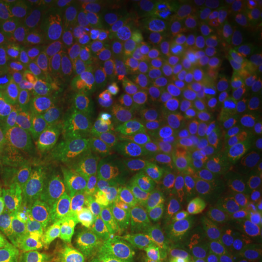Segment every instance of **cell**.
Listing matches in <instances>:
<instances>
[{
    "label": "cell",
    "instance_id": "obj_21",
    "mask_svg": "<svg viewBox=\"0 0 262 262\" xmlns=\"http://www.w3.org/2000/svg\"><path fill=\"white\" fill-rule=\"evenodd\" d=\"M84 169L94 184H102L118 165V162L131 150H127L124 139L106 137L84 143L77 147Z\"/></svg>",
    "mask_w": 262,
    "mask_h": 262
},
{
    "label": "cell",
    "instance_id": "obj_6",
    "mask_svg": "<svg viewBox=\"0 0 262 262\" xmlns=\"http://www.w3.org/2000/svg\"><path fill=\"white\" fill-rule=\"evenodd\" d=\"M136 115L120 89L110 86L89 92L76 115L72 131L80 137H105L128 131Z\"/></svg>",
    "mask_w": 262,
    "mask_h": 262
},
{
    "label": "cell",
    "instance_id": "obj_34",
    "mask_svg": "<svg viewBox=\"0 0 262 262\" xmlns=\"http://www.w3.org/2000/svg\"><path fill=\"white\" fill-rule=\"evenodd\" d=\"M18 262H56L54 255L48 252L47 249L39 244L34 234L32 241L29 242L27 249L20 255Z\"/></svg>",
    "mask_w": 262,
    "mask_h": 262
},
{
    "label": "cell",
    "instance_id": "obj_9",
    "mask_svg": "<svg viewBox=\"0 0 262 262\" xmlns=\"http://www.w3.org/2000/svg\"><path fill=\"white\" fill-rule=\"evenodd\" d=\"M191 151L170 160L147 182V217L162 230L182 227L185 162Z\"/></svg>",
    "mask_w": 262,
    "mask_h": 262
},
{
    "label": "cell",
    "instance_id": "obj_3",
    "mask_svg": "<svg viewBox=\"0 0 262 262\" xmlns=\"http://www.w3.org/2000/svg\"><path fill=\"white\" fill-rule=\"evenodd\" d=\"M230 8L219 6L195 25L189 56V92L211 88L230 72V53L239 28Z\"/></svg>",
    "mask_w": 262,
    "mask_h": 262
},
{
    "label": "cell",
    "instance_id": "obj_37",
    "mask_svg": "<svg viewBox=\"0 0 262 262\" xmlns=\"http://www.w3.org/2000/svg\"><path fill=\"white\" fill-rule=\"evenodd\" d=\"M258 41H259V48H261V56H262V37H258Z\"/></svg>",
    "mask_w": 262,
    "mask_h": 262
},
{
    "label": "cell",
    "instance_id": "obj_18",
    "mask_svg": "<svg viewBox=\"0 0 262 262\" xmlns=\"http://www.w3.org/2000/svg\"><path fill=\"white\" fill-rule=\"evenodd\" d=\"M84 211L102 223L115 236H128L141 239L144 234L136 227L127 213L111 195L105 184H92L82 198Z\"/></svg>",
    "mask_w": 262,
    "mask_h": 262
},
{
    "label": "cell",
    "instance_id": "obj_24",
    "mask_svg": "<svg viewBox=\"0 0 262 262\" xmlns=\"http://www.w3.org/2000/svg\"><path fill=\"white\" fill-rule=\"evenodd\" d=\"M56 182L80 200L94 184L84 169L76 144H72V143L63 144L61 156H60L58 168L56 172Z\"/></svg>",
    "mask_w": 262,
    "mask_h": 262
},
{
    "label": "cell",
    "instance_id": "obj_30",
    "mask_svg": "<svg viewBox=\"0 0 262 262\" xmlns=\"http://www.w3.org/2000/svg\"><path fill=\"white\" fill-rule=\"evenodd\" d=\"M229 125L245 139L262 137V98L249 103L229 121Z\"/></svg>",
    "mask_w": 262,
    "mask_h": 262
},
{
    "label": "cell",
    "instance_id": "obj_14",
    "mask_svg": "<svg viewBox=\"0 0 262 262\" xmlns=\"http://www.w3.org/2000/svg\"><path fill=\"white\" fill-rule=\"evenodd\" d=\"M42 51L29 27V13L13 2H0V61L15 63Z\"/></svg>",
    "mask_w": 262,
    "mask_h": 262
},
{
    "label": "cell",
    "instance_id": "obj_28",
    "mask_svg": "<svg viewBox=\"0 0 262 262\" xmlns=\"http://www.w3.org/2000/svg\"><path fill=\"white\" fill-rule=\"evenodd\" d=\"M101 262H162V259L144 245V239L114 236L102 252Z\"/></svg>",
    "mask_w": 262,
    "mask_h": 262
},
{
    "label": "cell",
    "instance_id": "obj_13",
    "mask_svg": "<svg viewBox=\"0 0 262 262\" xmlns=\"http://www.w3.org/2000/svg\"><path fill=\"white\" fill-rule=\"evenodd\" d=\"M211 258L214 262H262V213L217 234Z\"/></svg>",
    "mask_w": 262,
    "mask_h": 262
},
{
    "label": "cell",
    "instance_id": "obj_35",
    "mask_svg": "<svg viewBox=\"0 0 262 262\" xmlns=\"http://www.w3.org/2000/svg\"><path fill=\"white\" fill-rule=\"evenodd\" d=\"M244 25L253 34L262 37V9H246L242 15Z\"/></svg>",
    "mask_w": 262,
    "mask_h": 262
},
{
    "label": "cell",
    "instance_id": "obj_23",
    "mask_svg": "<svg viewBox=\"0 0 262 262\" xmlns=\"http://www.w3.org/2000/svg\"><path fill=\"white\" fill-rule=\"evenodd\" d=\"M214 91L222 117L227 121H230L249 103L262 98L258 92L256 83L233 75L232 72H229L217 82Z\"/></svg>",
    "mask_w": 262,
    "mask_h": 262
},
{
    "label": "cell",
    "instance_id": "obj_8",
    "mask_svg": "<svg viewBox=\"0 0 262 262\" xmlns=\"http://www.w3.org/2000/svg\"><path fill=\"white\" fill-rule=\"evenodd\" d=\"M88 95L64 69L50 83L32 113L25 115L27 127L57 131H72L79 108Z\"/></svg>",
    "mask_w": 262,
    "mask_h": 262
},
{
    "label": "cell",
    "instance_id": "obj_5",
    "mask_svg": "<svg viewBox=\"0 0 262 262\" xmlns=\"http://www.w3.org/2000/svg\"><path fill=\"white\" fill-rule=\"evenodd\" d=\"M64 70L60 60L44 53L0 67V94L24 115L32 113L50 83Z\"/></svg>",
    "mask_w": 262,
    "mask_h": 262
},
{
    "label": "cell",
    "instance_id": "obj_11",
    "mask_svg": "<svg viewBox=\"0 0 262 262\" xmlns=\"http://www.w3.org/2000/svg\"><path fill=\"white\" fill-rule=\"evenodd\" d=\"M105 187L141 233L147 225V178L137 159L128 151L103 181Z\"/></svg>",
    "mask_w": 262,
    "mask_h": 262
},
{
    "label": "cell",
    "instance_id": "obj_7",
    "mask_svg": "<svg viewBox=\"0 0 262 262\" xmlns=\"http://www.w3.org/2000/svg\"><path fill=\"white\" fill-rule=\"evenodd\" d=\"M220 219L219 194L203 162L189 155L185 162L182 192V227L189 233L204 236Z\"/></svg>",
    "mask_w": 262,
    "mask_h": 262
},
{
    "label": "cell",
    "instance_id": "obj_15",
    "mask_svg": "<svg viewBox=\"0 0 262 262\" xmlns=\"http://www.w3.org/2000/svg\"><path fill=\"white\" fill-rule=\"evenodd\" d=\"M184 117L191 139L204 147L222 131L223 117L213 88H203L188 95Z\"/></svg>",
    "mask_w": 262,
    "mask_h": 262
},
{
    "label": "cell",
    "instance_id": "obj_2",
    "mask_svg": "<svg viewBox=\"0 0 262 262\" xmlns=\"http://www.w3.org/2000/svg\"><path fill=\"white\" fill-rule=\"evenodd\" d=\"M137 29L139 25L124 18L94 29L70 58L69 75L88 94L110 88L120 75L130 38Z\"/></svg>",
    "mask_w": 262,
    "mask_h": 262
},
{
    "label": "cell",
    "instance_id": "obj_22",
    "mask_svg": "<svg viewBox=\"0 0 262 262\" xmlns=\"http://www.w3.org/2000/svg\"><path fill=\"white\" fill-rule=\"evenodd\" d=\"M230 72L249 82L262 84V56L258 35L242 25L230 53Z\"/></svg>",
    "mask_w": 262,
    "mask_h": 262
},
{
    "label": "cell",
    "instance_id": "obj_26",
    "mask_svg": "<svg viewBox=\"0 0 262 262\" xmlns=\"http://www.w3.org/2000/svg\"><path fill=\"white\" fill-rule=\"evenodd\" d=\"M222 3L214 0H173L165 2L160 9L158 20L181 28L192 22H200L207 15L217 9ZM156 22V20H155Z\"/></svg>",
    "mask_w": 262,
    "mask_h": 262
},
{
    "label": "cell",
    "instance_id": "obj_12",
    "mask_svg": "<svg viewBox=\"0 0 262 262\" xmlns=\"http://www.w3.org/2000/svg\"><path fill=\"white\" fill-rule=\"evenodd\" d=\"M15 140L19 159L28 178L56 177L64 144L57 133L47 128L27 127L15 134Z\"/></svg>",
    "mask_w": 262,
    "mask_h": 262
},
{
    "label": "cell",
    "instance_id": "obj_31",
    "mask_svg": "<svg viewBox=\"0 0 262 262\" xmlns=\"http://www.w3.org/2000/svg\"><path fill=\"white\" fill-rule=\"evenodd\" d=\"M27 128L25 115L15 103L0 94V139L15 136Z\"/></svg>",
    "mask_w": 262,
    "mask_h": 262
},
{
    "label": "cell",
    "instance_id": "obj_20",
    "mask_svg": "<svg viewBox=\"0 0 262 262\" xmlns=\"http://www.w3.org/2000/svg\"><path fill=\"white\" fill-rule=\"evenodd\" d=\"M25 210L39 214H72L82 206V200L57 182H32L24 187Z\"/></svg>",
    "mask_w": 262,
    "mask_h": 262
},
{
    "label": "cell",
    "instance_id": "obj_33",
    "mask_svg": "<svg viewBox=\"0 0 262 262\" xmlns=\"http://www.w3.org/2000/svg\"><path fill=\"white\" fill-rule=\"evenodd\" d=\"M80 3L94 16L103 15V16H114L115 19H120L121 16L122 2L120 0H86Z\"/></svg>",
    "mask_w": 262,
    "mask_h": 262
},
{
    "label": "cell",
    "instance_id": "obj_29",
    "mask_svg": "<svg viewBox=\"0 0 262 262\" xmlns=\"http://www.w3.org/2000/svg\"><path fill=\"white\" fill-rule=\"evenodd\" d=\"M236 173L262 191V137L245 139Z\"/></svg>",
    "mask_w": 262,
    "mask_h": 262
},
{
    "label": "cell",
    "instance_id": "obj_25",
    "mask_svg": "<svg viewBox=\"0 0 262 262\" xmlns=\"http://www.w3.org/2000/svg\"><path fill=\"white\" fill-rule=\"evenodd\" d=\"M25 214L34 227L37 241L51 255L63 246L70 237L72 214H39L25 210Z\"/></svg>",
    "mask_w": 262,
    "mask_h": 262
},
{
    "label": "cell",
    "instance_id": "obj_19",
    "mask_svg": "<svg viewBox=\"0 0 262 262\" xmlns=\"http://www.w3.org/2000/svg\"><path fill=\"white\" fill-rule=\"evenodd\" d=\"M28 175L19 159L15 136L0 139V206L3 208H22V191Z\"/></svg>",
    "mask_w": 262,
    "mask_h": 262
},
{
    "label": "cell",
    "instance_id": "obj_32",
    "mask_svg": "<svg viewBox=\"0 0 262 262\" xmlns=\"http://www.w3.org/2000/svg\"><path fill=\"white\" fill-rule=\"evenodd\" d=\"M54 259L56 262H101L102 252L69 237V241L54 253Z\"/></svg>",
    "mask_w": 262,
    "mask_h": 262
},
{
    "label": "cell",
    "instance_id": "obj_36",
    "mask_svg": "<svg viewBox=\"0 0 262 262\" xmlns=\"http://www.w3.org/2000/svg\"><path fill=\"white\" fill-rule=\"evenodd\" d=\"M24 207H25V206H24ZM24 207H22V208H24ZM15 210H19V208H15ZM5 211H9V208H3V207L0 206V214H3Z\"/></svg>",
    "mask_w": 262,
    "mask_h": 262
},
{
    "label": "cell",
    "instance_id": "obj_4",
    "mask_svg": "<svg viewBox=\"0 0 262 262\" xmlns=\"http://www.w3.org/2000/svg\"><path fill=\"white\" fill-rule=\"evenodd\" d=\"M29 27L39 50L60 60L73 56L94 29H89L88 10L80 2H47L28 12Z\"/></svg>",
    "mask_w": 262,
    "mask_h": 262
},
{
    "label": "cell",
    "instance_id": "obj_16",
    "mask_svg": "<svg viewBox=\"0 0 262 262\" xmlns=\"http://www.w3.org/2000/svg\"><path fill=\"white\" fill-rule=\"evenodd\" d=\"M220 219L225 227L241 225L249 217L262 213V191L252 187L237 173L217 188Z\"/></svg>",
    "mask_w": 262,
    "mask_h": 262
},
{
    "label": "cell",
    "instance_id": "obj_10",
    "mask_svg": "<svg viewBox=\"0 0 262 262\" xmlns=\"http://www.w3.org/2000/svg\"><path fill=\"white\" fill-rule=\"evenodd\" d=\"M189 140L191 136L187 125L181 120H175L153 127L136 143V146L131 147V153L137 159L149 182L162 166L189 151Z\"/></svg>",
    "mask_w": 262,
    "mask_h": 262
},
{
    "label": "cell",
    "instance_id": "obj_27",
    "mask_svg": "<svg viewBox=\"0 0 262 262\" xmlns=\"http://www.w3.org/2000/svg\"><path fill=\"white\" fill-rule=\"evenodd\" d=\"M115 234L108 230L102 223H99L94 215H91L83 208L73 213L70 220V237L82 242L86 246L103 252L105 248L111 244Z\"/></svg>",
    "mask_w": 262,
    "mask_h": 262
},
{
    "label": "cell",
    "instance_id": "obj_17",
    "mask_svg": "<svg viewBox=\"0 0 262 262\" xmlns=\"http://www.w3.org/2000/svg\"><path fill=\"white\" fill-rule=\"evenodd\" d=\"M244 137L227 124L213 140L203 147L201 162L208 177L213 179L215 188L236 173L244 149Z\"/></svg>",
    "mask_w": 262,
    "mask_h": 262
},
{
    "label": "cell",
    "instance_id": "obj_38",
    "mask_svg": "<svg viewBox=\"0 0 262 262\" xmlns=\"http://www.w3.org/2000/svg\"><path fill=\"white\" fill-rule=\"evenodd\" d=\"M2 66H3V63H2V61H0V67H2Z\"/></svg>",
    "mask_w": 262,
    "mask_h": 262
},
{
    "label": "cell",
    "instance_id": "obj_1",
    "mask_svg": "<svg viewBox=\"0 0 262 262\" xmlns=\"http://www.w3.org/2000/svg\"><path fill=\"white\" fill-rule=\"evenodd\" d=\"M118 84L141 124L156 127L179 120L189 95V63L181 28L156 20L137 29Z\"/></svg>",
    "mask_w": 262,
    "mask_h": 262
}]
</instances>
